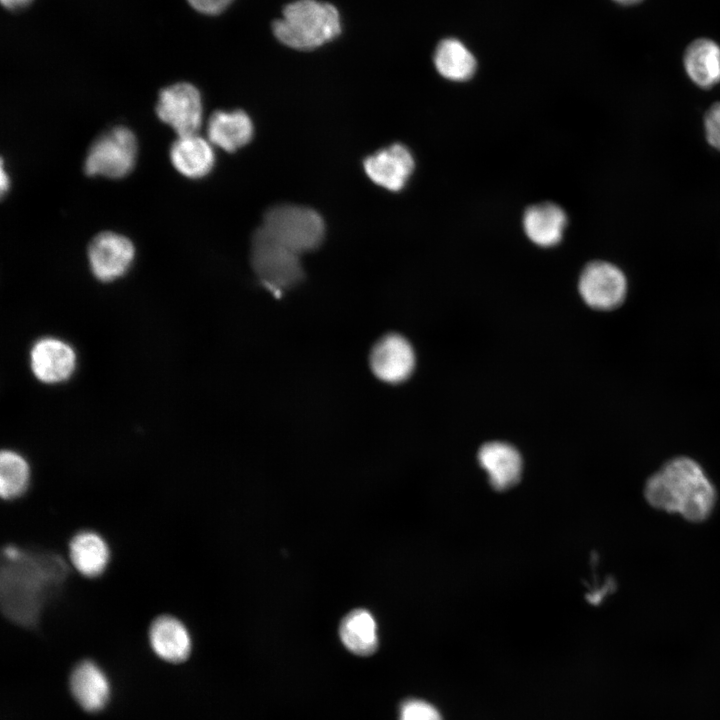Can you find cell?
<instances>
[{"instance_id": "603a6c76", "label": "cell", "mask_w": 720, "mask_h": 720, "mask_svg": "<svg viewBox=\"0 0 720 720\" xmlns=\"http://www.w3.org/2000/svg\"><path fill=\"white\" fill-rule=\"evenodd\" d=\"M30 467L16 451L5 449L0 455V494L5 500L22 496L30 482Z\"/></svg>"}, {"instance_id": "277c9868", "label": "cell", "mask_w": 720, "mask_h": 720, "mask_svg": "<svg viewBox=\"0 0 720 720\" xmlns=\"http://www.w3.org/2000/svg\"><path fill=\"white\" fill-rule=\"evenodd\" d=\"M261 228L299 255L319 247L325 234V223L318 212L293 204L270 208Z\"/></svg>"}, {"instance_id": "7402d4cb", "label": "cell", "mask_w": 720, "mask_h": 720, "mask_svg": "<svg viewBox=\"0 0 720 720\" xmlns=\"http://www.w3.org/2000/svg\"><path fill=\"white\" fill-rule=\"evenodd\" d=\"M434 64L444 78L452 81L470 79L476 70L473 54L459 40L448 38L441 41L434 53Z\"/></svg>"}, {"instance_id": "8fae6325", "label": "cell", "mask_w": 720, "mask_h": 720, "mask_svg": "<svg viewBox=\"0 0 720 720\" xmlns=\"http://www.w3.org/2000/svg\"><path fill=\"white\" fill-rule=\"evenodd\" d=\"M30 366L39 381L46 384L61 383L73 374L76 354L74 349L63 340L44 337L32 346Z\"/></svg>"}, {"instance_id": "5b68a950", "label": "cell", "mask_w": 720, "mask_h": 720, "mask_svg": "<svg viewBox=\"0 0 720 720\" xmlns=\"http://www.w3.org/2000/svg\"><path fill=\"white\" fill-rule=\"evenodd\" d=\"M299 256L269 236L261 227L252 237V267L261 282L273 292L290 288L302 279Z\"/></svg>"}, {"instance_id": "44dd1931", "label": "cell", "mask_w": 720, "mask_h": 720, "mask_svg": "<svg viewBox=\"0 0 720 720\" xmlns=\"http://www.w3.org/2000/svg\"><path fill=\"white\" fill-rule=\"evenodd\" d=\"M339 635L344 646L359 656H368L378 647L377 625L372 614L355 609L341 621Z\"/></svg>"}, {"instance_id": "7c38bea8", "label": "cell", "mask_w": 720, "mask_h": 720, "mask_svg": "<svg viewBox=\"0 0 720 720\" xmlns=\"http://www.w3.org/2000/svg\"><path fill=\"white\" fill-rule=\"evenodd\" d=\"M363 166L367 176L375 184L396 192L408 182L415 162L405 145L395 143L368 156Z\"/></svg>"}, {"instance_id": "8992f818", "label": "cell", "mask_w": 720, "mask_h": 720, "mask_svg": "<svg viewBox=\"0 0 720 720\" xmlns=\"http://www.w3.org/2000/svg\"><path fill=\"white\" fill-rule=\"evenodd\" d=\"M137 156V140L125 126L105 131L90 146L84 162L89 176L122 178L133 169Z\"/></svg>"}, {"instance_id": "d4e9b609", "label": "cell", "mask_w": 720, "mask_h": 720, "mask_svg": "<svg viewBox=\"0 0 720 720\" xmlns=\"http://www.w3.org/2000/svg\"><path fill=\"white\" fill-rule=\"evenodd\" d=\"M704 128L709 144L720 151V102L713 104L706 111Z\"/></svg>"}, {"instance_id": "2e32d148", "label": "cell", "mask_w": 720, "mask_h": 720, "mask_svg": "<svg viewBox=\"0 0 720 720\" xmlns=\"http://www.w3.org/2000/svg\"><path fill=\"white\" fill-rule=\"evenodd\" d=\"M69 685L76 702L89 712L101 710L110 695L108 679L90 660L81 661L74 667Z\"/></svg>"}, {"instance_id": "ffe728a7", "label": "cell", "mask_w": 720, "mask_h": 720, "mask_svg": "<svg viewBox=\"0 0 720 720\" xmlns=\"http://www.w3.org/2000/svg\"><path fill=\"white\" fill-rule=\"evenodd\" d=\"M684 67L690 79L702 88L720 82V47L710 39H697L686 49Z\"/></svg>"}, {"instance_id": "e0dca14e", "label": "cell", "mask_w": 720, "mask_h": 720, "mask_svg": "<svg viewBox=\"0 0 720 720\" xmlns=\"http://www.w3.org/2000/svg\"><path fill=\"white\" fill-rule=\"evenodd\" d=\"M253 133V123L242 110L215 111L207 125L210 143L227 152H234L248 144Z\"/></svg>"}, {"instance_id": "ba28073f", "label": "cell", "mask_w": 720, "mask_h": 720, "mask_svg": "<svg viewBox=\"0 0 720 720\" xmlns=\"http://www.w3.org/2000/svg\"><path fill=\"white\" fill-rule=\"evenodd\" d=\"M578 287L587 305L598 310H610L623 302L627 282L623 272L615 265L593 261L583 269Z\"/></svg>"}, {"instance_id": "d6986e66", "label": "cell", "mask_w": 720, "mask_h": 720, "mask_svg": "<svg viewBox=\"0 0 720 720\" xmlns=\"http://www.w3.org/2000/svg\"><path fill=\"white\" fill-rule=\"evenodd\" d=\"M69 559L81 575L95 578L103 574L110 561V549L105 539L92 530L77 532L70 540Z\"/></svg>"}, {"instance_id": "9a60e30c", "label": "cell", "mask_w": 720, "mask_h": 720, "mask_svg": "<svg viewBox=\"0 0 720 720\" xmlns=\"http://www.w3.org/2000/svg\"><path fill=\"white\" fill-rule=\"evenodd\" d=\"M174 168L183 176L198 179L213 169L215 154L210 141L195 134L178 136L169 152Z\"/></svg>"}, {"instance_id": "7a4b0ae2", "label": "cell", "mask_w": 720, "mask_h": 720, "mask_svg": "<svg viewBox=\"0 0 720 720\" xmlns=\"http://www.w3.org/2000/svg\"><path fill=\"white\" fill-rule=\"evenodd\" d=\"M644 493L653 507L677 512L693 522L709 516L716 498L714 487L701 467L687 457L665 463L648 479Z\"/></svg>"}, {"instance_id": "484cf974", "label": "cell", "mask_w": 720, "mask_h": 720, "mask_svg": "<svg viewBox=\"0 0 720 720\" xmlns=\"http://www.w3.org/2000/svg\"><path fill=\"white\" fill-rule=\"evenodd\" d=\"M198 11L205 14H217L223 11L232 0H188Z\"/></svg>"}, {"instance_id": "83f0119b", "label": "cell", "mask_w": 720, "mask_h": 720, "mask_svg": "<svg viewBox=\"0 0 720 720\" xmlns=\"http://www.w3.org/2000/svg\"><path fill=\"white\" fill-rule=\"evenodd\" d=\"M9 188V176L4 170V166H1V194L3 195Z\"/></svg>"}, {"instance_id": "ac0fdd59", "label": "cell", "mask_w": 720, "mask_h": 720, "mask_svg": "<svg viewBox=\"0 0 720 720\" xmlns=\"http://www.w3.org/2000/svg\"><path fill=\"white\" fill-rule=\"evenodd\" d=\"M566 224V213L552 202L532 205L523 215V228L527 237L541 247L559 243Z\"/></svg>"}, {"instance_id": "cb8c5ba5", "label": "cell", "mask_w": 720, "mask_h": 720, "mask_svg": "<svg viewBox=\"0 0 720 720\" xmlns=\"http://www.w3.org/2000/svg\"><path fill=\"white\" fill-rule=\"evenodd\" d=\"M399 720H441V717L429 703L408 700L401 706Z\"/></svg>"}, {"instance_id": "5bb4252c", "label": "cell", "mask_w": 720, "mask_h": 720, "mask_svg": "<svg viewBox=\"0 0 720 720\" xmlns=\"http://www.w3.org/2000/svg\"><path fill=\"white\" fill-rule=\"evenodd\" d=\"M481 467L487 472L490 484L497 490L514 486L522 473V458L512 445L505 442H488L478 453Z\"/></svg>"}, {"instance_id": "9c48e42d", "label": "cell", "mask_w": 720, "mask_h": 720, "mask_svg": "<svg viewBox=\"0 0 720 720\" xmlns=\"http://www.w3.org/2000/svg\"><path fill=\"white\" fill-rule=\"evenodd\" d=\"M135 258V247L126 236L104 231L97 234L88 246V262L93 275L110 282L122 277Z\"/></svg>"}, {"instance_id": "f1b7e54d", "label": "cell", "mask_w": 720, "mask_h": 720, "mask_svg": "<svg viewBox=\"0 0 720 720\" xmlns=\"http://www.w3.org/2000/svg\"><path fill=\"white\" fill-rule=\"evenodd\" d=\"M621 4L630 5L639 2L640 0H615Z\"/></svg>"}, {"instance_id": "4fadbf2b", "label": "cell", "mask_w": 720, "mask_h": 720, "mask_svg": "<svg viewBox=\"0 0 720 720\" xmlns=\"http://www.w3.org/2000/svg\"><path fill=\"white\" fill-rule=\"evenodd\" d=\"M154 653L170 663L185 661L191 652V637L182 621L172 615L155 618L148 632Z\"/></svg>"}, {"instance_id": "3957f363", "label": "cell", "mask_w": 720, "mask_h": 720, "mask_svg": "<svg viewBox=\"0 0 720 720\" xmlns=\"http://www.w3.org/2000/svg\"><path fill=\"white\" fill-rule=\"evenodd\" d=\"M337 9L316 0H297L288 4L281 19L273 23L276 38L291 48L314 49L341 32Z\"/></svg>"}, {"instance_id": "52a82bcc", "label": "cell", "mask_w": 720, "mask_h": 720, "mask_svg": "<svg viewBox=\"0 0 720 720\" xmlns=\"http://www.w3.org/2000/svg\"><path fill=\"white\" fill-rule=\"evenodd\" d=\"M158 118L178 136L197 133L203 117L198 89L190 83H176L162 89L156 103Z\"/></svg>"}, {"instance_id": "4316f807", "label": "cell", "mask_w": 720, "mask_h": 720, "mask_svg": "<svg viewBox=\"0 0 720 720\" xmlns=\"http://www.w3.org/2000/svg\"><path fill=\"white\" fill-rule=\"evenodd\" d=\"M31 0H1L2 4L8 9H18L27 5Z\"/></svg>"}, {"instance_id": "30bf717a", "label": "cell", "mask_w": 720, "mask_h": 720, "mask_svg": "<svg viewBox=\"0 0 720 720\" xmlns=\"http://www.w3.org/2000/svg\"><path fill=\"white\" fill-rule=\"evenodd\" d=\"M370 367L380 380L386 383H400L414 370V350L403 336L386 335L374 345L370 354Z\"/></svg>"}, {"instance_id": "6da1fadb", "label": "cell", "mask_w": 720, "mask_h": 720, "mask_svg": "<svg viewBox=\"0 0 720 720\" xmlns=\"http://www.w3.org/2000/svg\"><path fill=\"white\" fill-rule=\"evenodd\" d=\"M67 575V565L57 554L20 550L3 558L1 601L4 614L23 626L38 622L45 602L58 591Z\"/></svg>"}]
</instances>
